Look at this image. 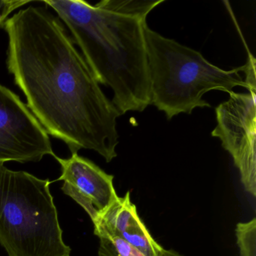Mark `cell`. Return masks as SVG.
I'll use <instances>...</instances> for the list:
<instances>
[{
	"mask_svg": "<svg viewBox=\"0 0 256 256\" xmlns=\"http://www.w3.org/2000/svg\"><path fill=\"white\" fill-rule=\"evenodd\" d=\"M7 68L28 107L48 134L72 154L95 151L110 162L118 156L116 120L104 95L59 18L47 7L29 6L6 19Z\"/></svg>",
	"mask_w": 256,
	"mask_h": 256,
	"instance_id": "1",
	"label": "cell"
},
{
	"mask_svg": "<svg viewBox=\"0 0 256 256\" xmlns=\"http://www.w3.org/2000/svg\"><path fill=\"white\" fill-rule=\"evenodd\" d=\"M164 0H44L71 32L98 83L109 86L120 115L150 106L144 30Z\"/></svg>",
	"mask_w": 256,
	"mask_h": 256,
	"instance_id": "2",
	"label": "cell"
},
{
	"mask_svg": "<svg viewBox=\"0 0 256 256\" xmlns=\"http://www.w3.org/2000/svg\"><path fill=\"white\" fill-rule=\"evenodd\" d=\"M150 80V104L168 120L196 108H210L203 100L211 90L230 94L248 86L240 72L244 66L226 71L208 62L200 52L166 38L146 25L144 30Z\"/></svg>",
	"mask_w": 256,
	"mask_h": 256,
	"instance_id": "3",
	"label": "cell"
},
{
	"mask_svg": "<svg viewBox=\"0 0 256 256\" xmlns=\"http://www.w3.org/2000/svg\"><path fill=\"white\" fill-rule=\"evenodd\" d=\"M50 181L0 164V244L8 256H70Z\"/></svg>",
	"mask_w": 256,
	"mask_h": 256,
	"instance_id": "4",
	"label": "cell"
},
{
	"mask_svg": "<svg viewBox=\"0 0 256 256\" xmlns=\"http://www.w3.org/2000/svg\"><path fill=\"white\" fill-rule=\"evenodd\" d=\"M256 91H232L228 100L216 108L217 125L211 132L232 156L244 190L252 197L256 196Z\"/></svg>",
	"mask_w": 256,
	"mask_h": 256,
	"instance_id": "5",
	"label": "cell"
},
{
	"mask_svg": "<svg viewBox=\"0 0 256 256\" xmlns=\"http://www.w3.org/2000/svg\"><path fill=\"white\" fill-rule=\"evenodd\" d=\"M54 157L49 134L18 96L0 84V164Z\"/></svg>",
	"mask_w": 256,
	"mask_h": 256,
	"instance_id": "6",
	"label": "cell"
},
{
	"mask_svg": "<svg viewBox=\"0 0 256 256\" xmlns=\"http://www.w3.org/2000/svg\"><path fill=\"white\" fill-rule=\"evenodd\" d=\"M54 158L61 166L62 174L56 180L64 181L61 190L86 211L92 222L119 197L113 175L91 160L78 154L68 158Z\"/></svg>",
	"mask_w": 256,
	"mask_h": 256,
	"instance_id": "7",
	"label": "cell"
},
{
	"mask_svg": "<svg viewBox=\"0 0 256 256\" xmlns=\"http://www.w3.org/2000/svg\"><path fill=\"white\" fill-rule=\"evenodd\" d=\"M94 234L120 236L146 256H162L164 248L156 242L132 202L131 193H126L108 206L94 222Z\"/></svg>",
	"mask_w": 256,
	"mask_h": 256,
	"instance_id": "8",
	"label": "cell"
},
{
	"mask_svg": "<svg viewBox=\"0 0 256 256\" xmlns=\"http://www.w3.org/2000/svg\"><path fill=\"white\" fill-rule=\"evenodd\" d=\"M236 244L240 256H256V218L240 222L235 228Z\"/></svg>",
	"mask_w": 256,
	"mask_h": 256,
	"instance_id": "9",
	"label": "cell"
},
{
	"mask_svg": "<svg viewBox=\"0 0 256 256\" xmlns=\"http://www.w3.org/2000/svg\"><path fill=\"white\" fill-rule=\"evenodd\" d=\"M110 242L118 256H146L136 247L115 235H108L103 238Z\"/></svg>",
	"mask_w": 256,
	"mask_h": 256,
	"instance_id": "10",
	"label": "cell"
},
{
	"mask_svg": "<svg viewBox=\"0 0 256 256\" xmlns=\"http://www.w3.org/2000/svg\"><path fill=\"white\" fill-rule=\"evenodd\" d=\"M31 2L30 0H0V28L14 10Z\"/></svg>",
	"mask_w": 256,
	"mask_h": 256,
	"instance_id": "11",
	"label": "cell"
},
{
	"mask_svg": "<svg viewBox=\"0 0 256 256\" xmlns=\"http://www.w3.org/2000/svg\"><path fill=\"white\" fill-rule=\"evenodd\" d=\"M98 256H118L113 246L106 239H100ZM163 256H184L173 250H166Z\"/></svg>",
	"mask_w": 256,
	"mask_h": 256,
	"instance_id": "12",
	"label": "cell"
}]
</instances>
